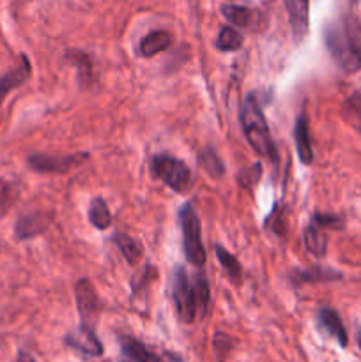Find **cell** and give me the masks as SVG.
<instances>
[{
    "instance_id": "1",
    "label": "cell",
    "mask_w": 361,
    "mask_h": 362,
    "mask_svg": "<svg viewBox=\"0 0 361 362\" xmlns=\"http://www.w3.org/2000/svg\"><path fill=\"white\" fill-rule=\"evenodd\" d=\"M173 306L177 317L184 324H193L198 317L207 313L209 306V283L204 272L190 274L186 267L177 265L173 269L172 281H170Z\"/></svg>"
},
{
    "instance_id": "2",
    "label": "cell",
    "mask_w": 361,
    "mask_h": 362,
    "mask_svg": "<svg viewBox=\"0 0 361 362\" xmlns=\"http://www.w3.org/2000/svg\"><path fill=\"white\" fill-rule=\"evenodd\" d=\"M329 55L343 73L361 69V21L354 14H343L324 28Z\"/></svg>"
},
{
    "instance_id": "3",
    "label": "cell",
    "mask_w": 361,
    "mask_h": 362,
    "mask_svg": "<svg viewBox=\"0 0 361 362\" xmlns=\"http://www.w3.org/2000/svg\"><path fill=\"white\" fill-rule=\"evenodd\" d=\"M239 119L244 136H246L248 144L255 148V152L260 154L262 158L269 159L273 165H278V148L273 140L271 131H269L268 120H265L260 105L253 94L248 95L246 101L241 106Z\"/></svg>"
},
{
    "instance_id": "4",
    "label": "cell",
    "mask_w": 361,
    "mask_h": 362,
    "mask_svg": "<svg viewBox=\"0 0 361 362\" xmlns=\"http://www.w3.org/2000/svg\"><path fill=\"white\" fill-rule=\"evenodd\" d=\"M151 173L154 179L165 182L176 193L184 194L193 186V177H191L190 166L173 156L161 152L156 154L151 161Z\"/></svg>"
},
{
    "instance_id": "5",
    "label": "cell",
    "mask_w": 361,
    "mask_h": 362,
    "mask_svg": "<svg viewBox=\"0 0 361 362\" xmlns=\"http://www.w3.org/2000/svg\"><path fill=\"white\" fill-rule=\"evenodd\" d=\"M179 223L183 230L184 257L195 267L202 269L205 264V250L202 244V225L197 211L191 204H184L179 211Z\"/></svg>"
},
{
    "instance_id": "6",
    "label": "cell",
    "mask_w": 361,
    "mask_h": 362,
    "mask_svg": "<svg viewBox=\"0 0 361 362\" xmlns=\"http://www.w3.org/2000/svg\"><path fill=\"white\" fill-rule=\"evenodd\" d=\"M76 293V306L80 313V329L96 332V324H98L99 313V299L94 285L88 279H80L74 286Z\"/></svg>"
},
{
    "instance_id": "7",
    "label": "cell",
    "mask_w": 361,
    "mask_h": 362,
    "mask_svg": "<svg viewBox=\"0 0 361 362\" xmlns=\"http://www.w3.org/2000/svg\"><path fill=\"white\" fill-rule=\"evenodd\" d=\"M87 154H71V156H48L42 152L28 156V166L39 173H66L74 166H80L87 159Z\"/></svg>"
},
{
    "instance_id": "8",
    "label": "cell",
    "mask_w": 361,
    "mask_h": 362,
    "mask_svg": "<svg viewBox=\"0 0 361 362\" xmlns=\"http://www.w3.org/2000/svg\"><path fill=\"white\" fill-rule=\"evenodd\" d=\"M222 14L230 25L243 30H260L264 27V14L253 7L225 4L222 6Z\"/></svg>"
},
{
    "instance_id": "9",
    "label": "cell",
    "mask_w": 361,
    "mask_h": 362,
    "mask_svg": "<svg viewBox=\"0 0 361 362\" xmlns=\"http://www.w3.org/2000/svg\"><path fill=\"white\" fill-rule=\"evenodd\" d=\"M285 2L290 27H292V37L296 39V42H301L306 37L310 28V0H285Z\"/></svg>"
},
{
    "instance_id": "10",
    "label": "cell",
    "mask_w": 361,
    "mask_h": 362,
    "mask_svg": "<svg viewBox=\"0 0 361 362\" xmlns=\"http://www.w3.org/2000/svg\"><path fill=\"white\" fill-rule=\"evenodd\" d=\"M30 74H32L30 60H28L27 55H21L20 64H18L14 69L7 71L6 74H2V76H0V108H2L7 94H9V92H13L14 88L21 87V85H23L25 81L30 78Z\"/></svg>"
},
{
    "instance_id": "11",
    "label": "cell",
    "mask_w": 361,
    "mask_h": 362,
    "mask_svg": "<svg viewBox=\"0 0 361 362\" xmlns=\"http://www.w3.org/2000/svg\"><path fill=\"white\" fill-rule=\"evenodd\" d=\"M294 141H296V151L299 161L303 165H311L314 163V148H311L310 131H308V117L304 112L297 115L296 124H294Z\"/></svg>"
},
{
    "instance_id": "12",
    "label": "cell",
    "mask_w": 361,
    "mask_h": 362,
    "mask_svg": "<svg viewBox=\"0 0 361 362\" xmlns=\"http://www.w3.org/2000/svg\"><path fill=\"white\" fill-rule=\"evenodd\" d=\"M66 345L91 357H99L103 354V345L98 336H96V332L85 331V329H78L76 332L67 334Z\"/></svg>"
},
{
    "instance_id": "13",
    "label": "cell",
    "mask_w": 361,
    "mask_h": 362,
    "mask_svg": "<svg viewBox=\"0 0 361 362\" xmlns=\"http://www.w3.org/2000/svg\"><path fill=\"white\" fill-rule=\"evenodd\" d=\"M50 225V216L42 214V212H35V214L25 216L21 218L20 221L16 223V239L25 240V239H32V237L39 235L41 232H45Z\"/></svg>"
},
{
    "instance_id": "14",
    "label": "cell",
    "mask_w": 361,
    "mask_h": 362,
    "mask_svg": "<svg viewBox=\"0 0 361 362\" xmlns=\"http://www.w3.org/2000/svg\"><path fill=\"white\" fill-rule=\"evenodd\" d=\"M173 37L170 32L166 30H152L145 35L140 41V46H138V52H140L142 57H154L158 53L165 52L172 46Z\"/></svg>"
},
{
    "instance_id": "15",
    "label": "cell",
    "mask_w": 361,
    "mask_h": 362,
    "mask_svg": "<svg viewBox=\"0 0 361 362\" xmlns=\"http://www.w3.org/2000/svg\"><path fill=\"white\" fill-rule=\"evenodd\" d=\"M120 349L133 362H165L161 356L152 352L147 345L131 338V336H122L120 338Z\"/></svg>"
},
{
    "instance_id": "16",
    "label": "cell",
    "mask_w": 361,
    "mask_h": 362,
    "mask_svg": "<svg viewBox=\"0 0 361 362\" xmlns=\"http://www.w3.org/2000/svg\"><path fill=\"white\" fill-rule=\"evenodd\" d=\"M319 324H321V327L324 329L329 336H333L340 345H347L345 327H343L342 318H340V315L336 313L335 310H331V308H322V310L319 311Z\"/></svg>"
},
{
    "instance_id": "17",
    "label": "cell",
    "mask_w": 361,
    "mask_h": 362,
    "mask_svg": "<svg viewBox=\"0 0 361 362\" xmlns=\"http://www.w3.org/2000/svg\"><path fill=\"white\" fill-rule=\"evenodd\" d=\"M304 247L310 251L314 257L321 258L324 257L326 251H328V237L322 232V226H319L317 223L311 221V225H308V228L304 230Z\"/></svg>"
},
{
    "instance_id": "18",
    "label": "cell",
    "mask_w": 361,
    "mask_h": 362,
    "mask_svg": "<svg viewBox=\"0 0 361 362\" xmlns=\"http://www.w3.org/2000/svg\"><path fill=\"white\" fill-rule=\"evenodd\" d=\"M112 243L115 244L117 250L120 251V255H122L124 260H126L127 264H130V265H137L138 264V260L142 258L140 243H137L133 237L127 235V233H122V232L113 233Z\"/></svg>"
},
{
    "instance_id": "19",
    "label": "cell",
    "mask_w": 361,
    "mask_h": 362,
    "mask_svg": "<svg viewBox=\"0 0 361 362\" xmlns=\"http://www.w3.org/2000/svg\"><path fill=\"white\" fill-rule=\"evenodd\" d=\"M214 250H216V258H218L219 265H222V269L225 271V274L229 276L234 283H239L241 278H243V265H241V262L237 260V257H234L232 253H229V251H227L223 246H219V244H216Z\"/></svg>"
},
{
    "instance_id": "20",
    "label": "cell",
    "mask_w": 361,
    "mask_h": 362,
    "mask_svg": "<svg viewBox=\"0 0 361 362\" xmlns=\"http://www.w3.org/2000/svg\"><path fill=\"white\" fill-rule=\"evenodd\" d=\"M88 221L92 223V226L98 230H106L112 225V212H110L108 205L103 198H94L91 202V207H88Z\"/></svg>"
},
{
    "instance_id": "21",
    "label": "cell",
    "mask_w": 361,
    "mask_h": 362,
    "mask_svg": "<svg viewBox=\"0 0 361 362\" xmlns=\"http://www.w3.org/2000/svg\"><path fill=\"white\" fill-rule=\"evenodd\" d=\"M243 46V35L237 30L236 27H230V25H223L219 28V34L216 37V48L219 52H236Z\"/></svg>"
},
{
    "instance_id": "22",
    "label": "cell",
    "mask_w": 361,
    "mask_h": 362,
    "mask_svg": "<svg viewBox=\"0 0 361 362\" xmlns=\"http://www.w3.org/2000/svg\"><path fill=\"white\" fill-rule=\"evenodd\" d=\"M198 161H200V166L204 168V172L207 173L212 179H222L225 175V166H223V161L219 159V156L216 154L212 148L205 147L204 151L198 154Z\"/></svg>"
},
{
    "instance_id": "23",
    "label": "cell",
    "mask_w": 361,
    "mask_h": 362,
    "mask_svg": "<svg viewBox=\"0 0 361 362\" xmlns=\"http://www.w3.org/2000/svg\"><path fill=\"white\" fill-rule=\"evenodd\" d=\"M260 175H262V166L257 163V165H253L251 168L243 170V172L239 173V177H237V182H239L241 186L246 187V189H251V187H255V184L258 182Z\"/></svg>"
},
{
    "instance_id": "24",
    "label": "cell",
    "mask_w": 361,
    "mask_h": 362,
    "mask_svg": "<svg viewBox=\"0 0 361 362\" xmlns=\"http://www.w3.org/2000/svg\"><path fill=\"white\" fill-rule=\"evenodd\" d=\"M230 349H232V339H230L227 334L216 332V336H214V352H216V356H218V359L222 361V357L225 359L227 354L230 352Z\"/></svg>"
},
{
    "instance_id": "25",
    "label": "cell",
    "mask_w": 361,
    "mask_h": 362,
    "mask_svg": "<svg viewBox=\"0 0 361 362\" xmlns=\"http://www.w3.org/2000/svg\"><path fill=\"white\" fill-rule=\"evenodd\" d=\"M297 281H328V279H333V278H340V274H336V272H324V271H319V272H299V274H296Z\"/></svg>"
},
{
    "instance_id": "26",
    "label": "cell",
    "mask_w": 361,
    "mask_h": 362,
    "mask_svg": "<svg viewBox=\"0 0 361 362\" xmlns=\"http://www.w3.org/2000/svg\"><path fill=\"white\" fill-rule=\"evenodd\" d=\"M345 106H347V110H349V112L356 117L357 122L361 124V90L354 92V94L347 99Z\"/></svg>"
},
{
    "instance_id": "27",
    "label": "cell",
    "mask_w": 361,
    "mask_h": 362,
    "mask_svg": "<svg viewBox=\"0 0 361 362\" xmlns=\"http://www.w3.org/2000/svg\"><path fill=\"white\" fill-rule=\"evenodd\" d=\"M16 362H35L34 357L30 356L28 352H25V350H21L20 354H18V361Z\"/></svg>"
}]
</instances>
